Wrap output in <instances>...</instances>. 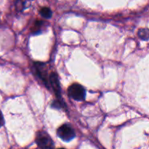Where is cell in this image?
I'll return each instance as SVG.
<instances>
[{
    "label": "cell",
    "instance_id": "30bf717a",
    "mask_svg": "<svg viewBox=\"0 0 149 149\" xmlns=\"http://www.w3.org/2000/svg\"><path fill=\"white\" fill-rule=\"evenodd\" d=\"M58 149H65V148H58Z\"/></svg>",
    "mask_w": 149,
    "mask_h": 149
},
{
    "label": "cell",
    "instance_id": "6da1fadb",
    "mask_svg": "<svg viewBox=\"0 0 149 149\" xmlns=\"http://www.w3.org/2000/svg\"><path fill=\"white\" fill-rule=\"evenodd\" d=\"M36 142L41 149H53L54 143L49 134L45 131L38 132L36 137Z\"/></svg>",
    "mask_w": 149,
    "mask_h": 149
},
{
    "label": "cell",
    "instance_id": "52a82bcc",
    "mask_svg": "<svg viewBox=\"0 0 149 149\" xmlns=\"http://www.w3.org/2000/svg\"><path fill=\"white\" fill-rule=\"evenodd\" d=\"M40 14L45 18H49L52 17V10L48 7H43L40 10Z\"/></svg>",
    "mask_w": 149,
    "mask_h": 149
},
{
    "label": "cell",
    "instance_id": "3957f363",
    "mask_svg": "<svg viewBox=\"0 0 149 149\" xmlns=\"http://www.w3.org/2000/svg\"><path fill=\"white\" fill-rule=\"evenodd\" d=\"M57 134L61 140L68 142L75 137V132L74 129L68 124H63L57 130Z\"/></svg>",
    "mask_w": 149,
    "mask_h": 149
},
{
    "label": "cell",
    "instance_id": "5b68a950",
    "mask_svg": "<svg viewBox=\"0 0 149 149\" xmlns=\"http://www.w3.org/2000/svg\"><path fill=\"white\" fill-rule=\"evenodd\" d=\"M35 69H36V73L38 74L39 78L42 80L47 86H49V80L47 77V71L45 69V64L39 62L36 63Z\"/></svg>",
    "mask_w": 149,
    "mask_h": 149
},
{
    "label": "cell",
    "instance_id": "7a4b0ae2",
    "mask_svg": "<svg viewBox=\"0 0 149 149\" xmlns=\"http://www.w3.org/2000/svg\"><path fill=\"white\" fill-rule=\"evenodd\" d=\"M69 96L75 100H83L85 97V89L79 83H74L68 89Z\"/></svg>",
    "mask_w": 149,
    "mask_h": 149
},
{
    "label": "cell",
    "instance_id": "8992f818",
    "mask_svg": "<svg viewBox=\"0 0 149 149\" xmlns=\"http://www.w3.org/2000/svg\"><path fill=\"white\" fill-rule=\"evenodd\" d=\"M138 35L143 40H148L149 39V29L144 28V29H139L138 32Z\"/></svg>",
    "mask_w": 149,
    "mask_h": 149
},
{
    "label": "cell",
    "instance_id": "277c9868",
    "mask_svg": "<svg viewBox=\"0 0 149 149\" xmlns=\"http://www.w3.org/2000/svg\"><path fill=\"white\" fill-rule=\"evenodd\" d=\"M49 83L52 86V89L55 91L57 97L59 99H61V87H60V83L58 77L55 73H51L49 77Z\"/></svg>",
    "mask_w": 149,
    "mask_h": 149
},
{
    "label": "cell",
    "instance_id": "9c48e42d",
    "mask_svg": "<svg viewBox=\"0 0 149 149\" xmlns=\"http://www.w3.org/2000/svg\"><path fill=\"white\" fill-rule=\"evenodd\" d=\"M4 124V118H3V115L1 114V112H0V127Z\"/></svg>",
    "mask_w": 149,
    "mask_h": 149
},
{
    "label": "cell",
    "instance_id": "ba28073f",
    "mask_svg": "<svg viewBox=\"0 0 149 149\" xmlns=\"http://www.w3.org/2000/svg\"><path fill=\"white\" fill-rule=\"evenodd\" d=\"M42 21H36L35 23L34 26L33 27V30L34 33H36V32H39V29L42 28Z\"/></svg>",
    "mask_w": 149,
    "mask_h": 149
}]
</instances>
